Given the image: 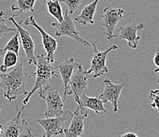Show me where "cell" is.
Masks as SVG:
<instances>
[{
	"mask_svg": "<svg viewBox=\"0 0 159 137\" xmlns=\"http://www.w3.org/2000/svg\"><path fill=\"white\" fill-rule=\"evenodd\" d=\"M34 75V72L28 73L25 71L22 62L18 63L10 72L0 73V89L3 91L4 98L12 102L18 98H21V94H28L25 88L26 81Z\"/></svg>",
	"mask_w": 159,
	"mask_h": 137,
	"instance_id": "1",
	"label": "cell"
},
{
	"mask_svg": "<svg viewBox=\"0 0 159 137\" xmlns=\"http://www.w3.org/2000/svg\"><path fill=\"white\" fill-rule=\"evenodd\" d=\"M37 65L36 66L35 72L36 80L33 85L32 90L28 92L27 96L22 100V104L26 106L27 103L30 101V98L33 96L40 88L48 84L49 81L52 78L58 77V71L56 69V67L52 65V63L48 61L46 58V56L44 54L37 55Z\"/></svg>",
	"mask_w": 159,
	"mask_h": 137,
	"instance_id": "2",
	"label": "cell"
},
{
	"mask_svg": "<svg viewBox=\"0 0 159 137\" xmlns=\"http://www.w3.org/2000/svg\"><path fill=\"white\" fill-rule=\"evenodd\" d=\"M37 92L40 98L44 99L46 102V109L44 112V117L57 116L64 112L63 99L60 96L57 87L48 84L40 88Z\"/></svg>",
	"mask_w": 159,
	"mask_h": 137,
	"instance_id": "3",
	"label": "cell"
},
{
	"mask_svg": "<svg viewBox=\"0 0 159 137\" xmlns=\"http://www.w3.org/2000/svg\"><path fill=\"white\" fill-rule=\"evenodd\" d=\"M74 113L70 110H66L62 115L53 117L38 118L35 121L42 127L44 134L42 137H52L61 135L68 128Z\"/></svg>",
	"mask_w": 159,
	"mask_h": 137,
	"instance_id": "4",
	"label": "cell"
},
{
	"mask_svg": "<svg viewBox=\"0 0 159 137\" xmlns=\"http://www.w3.org/2000/svg\"><path fill=\"white\" fill-rule=\"evenodd\" d=\"M25 106L23 105L21 109L16 106L15 116L2 125V132L1 136L2 137H21V136H34L28 122L21 116V112L24 110Z\"/></svg>",
	"mask_w": 159,
	"mask_h": 137,
	"instance_id": "5",
	"label": "cell"
},
{
	"mask_svg": "<svg viewBox=\"0 0 159 137\" xmlns=\"http://www.w3.org/2000/svg\"><path fill=\"white\" fill-rule=\"evenodd\" d=\"M63 18H64L62 21L52 22V26L56 29L55 34L56 37H70L75 40L79 44L86 46V47H92V44L89 41L80 37V34L75 26V20L72 19L70 14L67 11H65Z\"/></svg>",
	"mask_w": 159,
	"mask_h": 137,
	"instance_id": "6",
	"label": "cell"
},
{
	"mask_svg": "<svg viewBox=\"0 0 159 137\" xmlns=\"http://www.w3.org/2000/svg\"><path fill=\"white\" fill-rule=\"evenodd\" d=\"M91 48H93V57L91 60L89 69L86 71L89 75L93 74V78L97 79L108 73V69L106 66V60L108 53L113 50L118 49L119 47L116 44H112V46L104 51H99L97 47V41H95L93 43Z\"/></svg>",
	"mask_w": 159,
	"mask_h": 137,
	"instance_id": "7",
	"label": "cell"
},
{
	"mask_svg": "<svg viewBox=\"0 0 159 137\" xmlns=\"http://www.w3.org/2000/svg\"><path fill=\"white\" fill-rule=\"evenodd\" d=\"M126 11L122 8H116L112 6H108L103 10L102 26L105 29L104 34L108 41L112 42L113 41L116 26L121 21Z\"/></svg>",
	"mask_w": 159,
	"mask_h": 137,
	"instance_id": "8",
	"label": "cell"
},
{
	"mask_svg": "<svg viewBox=\"0 0 159 137\" xmlns=\"http://www.w3.org/2000/svg\"><path fill=\"white\" fill-rule=\"evenodd\" d=\"M25 25L26 26H33L40 34L41 37V44L46 52V58L50 63H52L56 60L55 53L57 50V41L54 37L49 35L47 32L41 27L39 21L34 18L33 16H30L25 21Z\"/></svg>",
	"mask_w": 159,
	"mask_h": 137,
	"instance_id": "9",
	"label": "cell"
},
{
	"mask_svg": "<svg viewBox=\"0 0 159 137\" xmlns=\"http://www.w3.org/2000/svg\"><path fill=\"white\" fill-rule=\"evenodd\" d=\"M9 21H11L14 24L15 28L18 30V33L19 34L21 45H22L23 49H24L28 63L37 66V55L35 54V44H34V41L31 37V34L30 33V31L23 28L21 24L22 21H21L20 22H18L16 21L14 15L10 17Z\"/></svg>",
	"mask_w": 159,
	"mask_h": 137,
	"instance_id": "10",
	"label": "cell"
},
{
	"mask_svg": "<svg viewBox=\"0 0 159 137\" xmlns=\"http://www.w3.org/2000/svg\"><path fill=\"white\" fill-rule=\"evenodd\" d=\"M89 74L83 70L81 63H79V65L74 71L70 82L71 94L74 95V98L77 103L79 102L81 95L86 93L87 90L89 85Z\"/></svg>",
	"mask_w": 159,
	"mask_h": 137,
	"instance_id": "11",
	"label": "cell"
},
{
	"mask_svg": "<svg viewBox=\"0 0 159 137\" xmlns=\"http://www.w3.org/2000/svg\"><path fill=\"white\" fill-rule=\"evenodd\" d=\"M145 28V25L143 22L130 23L123 25L119 29L116 34H114V38L119 40H126L128 41V47L135 49L139 46L141 37L137 35L139 31H142Z\"/></svg>",
	"mask_w": 159,
	"mask_h": 137,
	"instance_id": "12",
	"label": "cell"
},
{
	"mask_svg": "<svg viewBox=\"0 0 159 137\" xmlns=\"http://www.w3.org/2000/svg\"><path fill=\"white\" fill-rule=\"evenodd\" d=\"M88 116V110L84 106L78 104L77 108L74 112L68 128L64 131L66 137H79L84 132V120Z\"/></svg>",
	"mask_w": 159,
	"mask_h": 137,
	"instance_id": "13",
	"label": "cell"
},
{
	"mask_svg": "<svg viewBox=\"0 0 159 137\" xmlns=\"http://www.w3.org/2000/svg\"><path fill=\"white\" fill-rule=\"evenodd\" d=\"M104 84L105 88L103 92L98 97L103 101L104 103L110 102L114 112H118V100L124 86V83H113L108 78H106L104 80Z\"/></svg>",
	"mask_w": 159,
	"mask_h": 137,
	"instance_id": "14",
	"label": "cell"
},
{
	"mask_svg": "<svg viewBox=\"0 0 159 137\" xmlns=\"http://www.w3.org/2000/svg\"><path fill=\"white\" fill-rule=\"evenodd\" d=\"M78 65H79V63H76L75 59L71 57V58H69L68 60H64L61 63H60L57 67H56L57 71L61 75L62 81H63V86H64L63 100L66 98L67 95L71 94V91H70V78H71L74 71L77 67Z\"/></svg>",
	"mask_w": 159,
	"mask_h": 137,
	"instance_id": "15",
	"label": "cell"
},
{
	"mask_svg": "<svg viewBox=\"0 0 159 137\" xmlns=\"http://www.w3.org/2000/svg\"><path fill=\"white\" fill-rule=\"evenodd\" d=\"M100 0H93V2L86 5V7L82 10V12L79 15L75 18V21L79 23L82 25H93L94 20L93 17L96 13L97 7Z\"/></svg>",
	"mask_w": 159,
	"mask_h": 137,
	"instance_id": "16",
	"label": "cell"
},
{
	"mask_svg": "<svg viewBox=\"0 0 159 137\" xmlns=\"http://www.w3.org/2000/svg\"><path fill=\"white\" fill-rule=\"evenodd\" d=\"M77 104L84 106L86 109L93 110L96 113L100 112H106V109L104 107V102L99 97H89L86 94H82L79 98V101Z\"/></svg>",
	"mask_w": 159,
	"mask_h": 137,
	"instance_id": "17",
	"label": "cell"
},
{
	"mask_svg": "<svg viewBox=\"0 0 159 137\" xmlns=\"http://www.w3.org/2000/svg\"><path fill=\"white\" fill-rule=\"evenodd\" d=\"M46 4L48 8V12L56 18L58 21H62L63 20V11L59 0H43Z\"/></svg>",
	"mask_w": 159,
	"mask_h": 137,
	"instance_id": "18",
	"label": "cell"
},
{
	"mask_svg": "<svg viewBox=\"0 0 159 137\" xmlns=\"http://www.w3.org/2000/svg\"><path fill=\"white\" fill-rule=\"evenodd\" d=\"M3 56V62L2 64L0 66V71L2 73L7 72V69L11 67H15L18 63L19 55L11 51H7L2 53Z\"/></svg>",
	"mask_w": 159,
	"mask_h": 137,
	"instance_id": "19",
	"label": "cell"
},
{
	"mask_svg": "<svg viewBox=\"0 0 159 137\" xmlns=\"http://www.w3.org/2000/svg\"><path fill=\"white\" fill-rule=\"evenodd\" d=\"M37 0H16L11 7L12 11H18L19 14L34 12V5Z\"/></svg>",
	"mask_w": 159,
	"mask_h": 137,
	"instance_id": "20",
	"label": "cell"
},
{
	"mask_svg": "<svg viewBox=\"0 0 159 137\" xmlns=\"http://www.w3.org/2000/svg\"><path fill=\"white\" fill-rule=\"evenodd\" d=\"M19 34L17 31V34H14L12 37L9 40L5 46L2 48H0V55L5 53L7 51H11L19 55L20 52V41H19Z\"/></svg>",
	"mask_w": 159,
	"mask_h": 137,
	"instance_id": "21",
	"label": "cell"
},
{
	"mask_svg": "<svg viewBox=\"0 0 159 137\" xmlns=\"http://www.w3.org/2000/svg\"><path fill=\"white\" fill-rule=\"evenodd\" d=\"M4 16H5V12L0 11V39L6 37L10 33H14L18 31L16 28H11L6 24Z\"/></svg>",
	"mask_w": 159,
	"mask_h": 137,
	"instance_id": "22",
	"label": "cell"
},
{
	"mask_svg": "<svg viewBox=\"0 0 159 137\" xmlns=\"http://www.w3.org/2000/svg\"><path fill=\"white\" fill-rule=\"evenodd\" d=\"M60 2L64 3L66 11L70 14H74L79 8L83 0H59Z\"/></svg>",
	"mask_w": 159,
	"mask_h": 137,
	"instance_id": "23",
	"label": "cell"
},
{
	"mask_svg": "<svg viewBox=\"0 0 159 137\" xmlns=\"http://www.w3.org/2000/svg\"><path fill=\"white\" fill-rule=\"evenodd\" d=\"M149 97L152 102L150 105V107L157 109V113L159 115V89L150 90Z\"/></svg>",
	"mask_w": 159,
	"mask_h": 137,
	"instance_id": "24",
	"label": "cell"
},
{
	"mask_svg": "<svg viewBox=\"0 0 159 137\" xmlns=\"http://www.w3.org/2000/svg\"><path fill=\"white\" fill-rule=\"evenodd\" d=\"M154 63L157 67V68L154 70L155 73H159V52H156L155 55L154 56Z\"/></svg>",
	"mask_w": 159,
	"mask_h": 137,
	"instance_id": "25",
	"label": "cell"
},
{
	"mask_svg": "<svg viewBox=\"0 0 159 137\" xmlns=\"http://www.w3.org/2000/svg\"><path fill=\"white\" fill-rule=\"evenodd\" d=\"M122 137H138V135L134 132H127V133H124L123 135H121Z\"/></svg>",
	"mask_w": 159,
	"mask_h": 137,
	"instance_id": "26",
	"label": "cell"
},
{
	"mask_svg": "<svg viewBox=\"0 0 159 137\" xmlns=\"http://www.w3.org/2000/svg\"><path fill=\"white\" fill-rule=\"evenodd\" d=\"M157 83L159 85V73H157Z\"/></svg>",
	"mask_w": 159,
	"mask_h": 137,
	"instance_id": "27",
	"label": "cell"
},
{
	"mask_svg": "<svg viewBox=\"0 0 159 137\" xmlns=\"http://www.w3.org/2000/svg\"><path fill=\"white\" fill-rule=\"evenodd\" d=\"M2 126L0 125V135H1V133H2Z\"/></svg>",
	"mask_w": 159,
	"mask_h": 137,
	"instance_id": "28",
	"label": "cell"
}]
</instances>
